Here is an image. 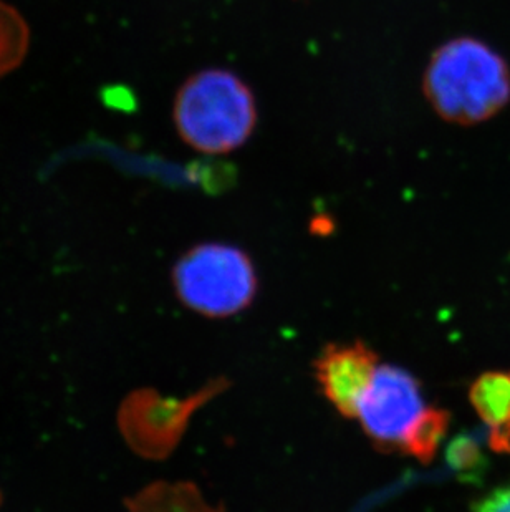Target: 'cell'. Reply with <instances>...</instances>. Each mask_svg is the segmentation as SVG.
Listing matches in <instances>:
<instances>
[{"label":"cell","instance_id":"1","mask_svg":"<svg viewBox=\"0 0 510 512\" xmlns=\"http://www.w3.org/2000/svg\"><path fill=\"white\" fill-rule=\"evenodd\" d=\"M424 95L443 120L477 125L510 100V70L501 55L472 37L449 40L429 60Z\"/></svg>","mask_w":510,"mask_h":512},{"label":"cell","instance_id":"2","mask_svg":"<svg viewBox=\"0 0 510 512\" xmlns=\"http://www.w3.org/2000/svg\"><path fill=\"white\" fill-rule=\"evenodd\" d=\"M355 420L376 445L421 461L433 458L449 425L448 413L426 405L418 380L395 365H378Z\"/></svg>","mask_w":510,"mask_h":512},{"label":"cell","instance_id":"3","mask_svg":"<svg viewBox=\"0 0 510 512\" xmlns=\"http://www.w3.org/2000/svg\"><path fill=\"white\" fill-rule=\"evenodd\" d=\"M179 136L206 155H226L241 148L257 123L251 88L236 73L209 68L179 88L174 103Z\"/></svg>","mask_w":510,"mask_h":512},{"label":"cell","instance_id":"4","mask_svg":"<svg viewBox=\"0 0 510 512\" xmlns=\"http://www.w3.org/2000/svg\"><path fill=\"white\" fill-rule=\"evenodd\" d=\"M179 299L209 317L246 309L257 292L254 266L246 252L227 244H201L186 252L173 272Z\"/></svg>","mask_w":510,"mask_h":512},{"label":"cell","instance_id":"5","mask_svg":"<svg viewBox=\"0 0 510 512\" xmlns=\"http://www.w3.org/2000/svg\"><path fill=\"white\" fill-rule=\"evenodd\" d=\"M378 357L365 343L330 345L315 362V377L323 395L350 420L357 418L358 403L375 377Z\"/></svg>","mask_w":510,"mask_h":512},{"label":"cell","instance_id":"6","mask_svg":"<svg viewBox=\"0 0 510 512\" xmlns=\"http://www.w3.org/2000/svg\"><path fill=\"white\" fill-rule=\"evenodd\" d=\"M181 410L159 400L151 392L126 398L118 413V425L126 443L143 456H161L173 445Z\"/></svg>","mask_w":510,"mask_h":512},{"label":"cell","instance_id":"7","mask_svg":"<svg viewBox=\"0 0 510 512\" xmlns=\"http://www.w3.org/2000/svg\"><path fill=\"white\" fill-rule=\"evenodd\" d=\"M472 405L482 420L496 430L509 425L510 421V375L487 373L479 378L471 390Z\"/></svg>","mask_w":510,"mask_h":512},{"label":"cell","instance_id":"8","mask_svg":"<svg viewBox=\"0 0 510 512\" xmlns=\"http://www.w3.org/2000/svg\"><path fill=\"white\" fill-rule=\"evenodd\" d=\"M476 512H510V484L484 498Z\"/></svg>","mask_w":510,"mask_h":512},{"label":"cell","instance_id":"9","mask_svg":"<svg viewBox=\"0 0 510 512\" xmlns=\"http://www.w3.org/2000/svg\"><path fill=\"white\" fill-rule=\"evenodd\" d=\"M0 503H2V494H0Z\"/></svg>","mask_w":510,"mask_h":512}]
</instances>
